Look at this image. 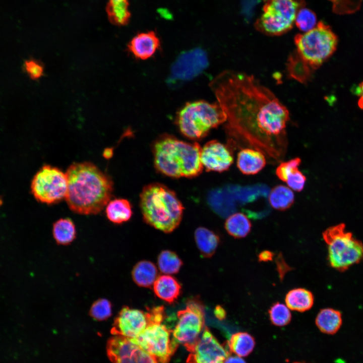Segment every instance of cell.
Segmentation results:
<instances>
[{"label": "cell", "instance_id": "1", "mask_svg": "<svg viewBox=\"0 0 363 363\" xmlns=\"http://www.w3.org/2000/svg\"><path fill=\"white\" fill-rule=\"evenodd\" d=\"M209 86L226 115L229 134L271 155L285 147L288 110L256 78L226 70Z\"/></svg>", "mask_w": 363, "mask_h": 363}, {"label": "cell", "instance_id": "2", "mask_svg": "<svg viewBox=\"0 0 363 363\" xmlns=\"http://www.w3.org/2000/svg\"><path fill=\"white\" fill-rule=\"evenodd\" d=\"M68 187L65 199L73 212L96 214L109 202L113 182L109 176L90 162H75L66 172Z\"/></svg>", "mask_w": 363, "mask_h": 363}, {"label": "cell", "instance_id": "3", "mask_svg": "<svg viewBox=\"0 0 363 363\" xmlns=\"http://www.w3.org/2000/svg\"><path fill=\"white\" fill-rule=\"evenodd\" d=\"M294 41L295 49L288 57L287 71L290 78L307 84L315 71L334 54L338 38L329 25L320 21L312 30L297 34Z\"/></svg>", "mask_w": 363, "mask_h": 363}, {"label": "cell", "instance_id": "4", "mask_svg": "<svg viewBox=\"0 0 363 363\" xmlns=\"http://www.w3.org/2000/svg\"><path fill=\"white\" fill-rule=\"evenodd\" d=\"M201 148L197 142H186L170 135H162L153 143L154 166L159 172L170 177L197 176L203 169Z\"/></svg>", "mask_w": 363, "mask_h": 363}, {"label": "cell", "instance_id": "5", "mask_svg": "<svg viewBox=\"0 0 363 363\" xmlns=\"http://www.w3.org/2000/svg\"><path fill=\"white\" fill-rule=\"evenodd\" d=\"M140 206L145 222L164 232H172L181 222L184 207L174 192L162 184L144 187Z\"/></svg>", "mask_w": 363, "mask_h": 363}, {"label": "cell", "instance_id": "6", "mask_svg": "<svg viewBox=\"0 0 363 363\" xmlns=\"http://www.w3.org/2000/svg\"><path fill=\"white\" fill-rule=\"evenodd\" d=\"M226 120V115L217 102L204 100L187 103L178 112L176 119L181 133L191 140L205 137L211 129Z\"/></svg>", "mask_w": 363, "mask_h": 363}, {"label": "cell", "instance_id": "7", "mask_svg": "<svg viewBox=\"0 0 363 363\" xmlns=\"http://www.w3.org/2000/svg\"><path fill=\"white\" fill-rule=\"evenodd\" d=\"M323 237L328 246V262L336 270L343 272L363 261V244L346 231L344 224L329 227Z\"/></svg>", "mask_w": 363, "mask_h": 363}, {"label": "cell", "instance_id": "8", "mask_svg": "<svg viewBox=\"0 0 363 363\" xmlns=\"http://www.w3.org/2000/svg\"><path fill=\"white\" fill-rule=\"evenodd\" d=\"M148 312V325L137 337L131 339L154 356L158 363H168L174 351L170 338L172 331L162 324L165 316L164 308L163 306L154 307Z\"/></svg>", "mask_w": 363, "mask_h": 363}, {"label": "cell", "instance_id": "9", "mask_svg": "<svg viewBox=\"0 0 363 363\" xmlns=\"http://www.w3.org/2000/svg\"><path fill=\"white\" fill-rule=\"evenodd\" d=\"M297 0H266L256 29L268 36H280L290 30L300 9Z\"/></svg>", "mask_w": 363, "mask_h": 363}, {"label": "cell", "instance_id": "10", "mask_svg": "<svg viewBox=\"0 0 363 363\" xmlns=\"http://www.w3.org/2000/svg\"><path fill=\"white\" fill-rule=\"evenodd\" d=\"M177 318L171 340L174 352L179 344H183L188 350L198 338L204 325L203 307L197 300H190L185 309L177 312Z\"/></svg>", "mask_w": 363, "mask_h": 363}, {"label": "cell", "instance_id": "11", "mask_svg": "<svg viewBox=\"0 0 363 363\" xmlns=\"http://www.w3.org/2000/svg\"><path fill=\"white\" fill-rule=\"evenodd\" d=\"M68 187L66 173L49 165L43 166L34 176L31 191L39 202L51 204L66 198Z\"/></svg>", "mask_w": 363, "mask_h": 363}, {"label": "cell", "instance_id": "12", "mask_svg": "<svg viewBox=\"0 0 363 363\" xmlns=\"http://www.w3.org/2000/svg\"><path fill=\"white\" fill-rule=\"evenodd\" d=\"M208 65V56L203 49L197 47L183 52L171 65L167 82L173 87L190 81L201 74Z\"/></svg>", "mask_w": 363, "mask_h": 363}, {"label": "cell", "instance_id": "13", "mask_svg": "<svg viewBox=\"0 0 363 363\" xmlns=\"http://www.w3.org/2000/svg\"><path fill=\"white\" fill-rule=\"evenodd\" d=\"M106 348L112 363H158L154 356L130 338L113 335L108 340Z\"/></svg>", "mask_w": 363, "mask_h": 363}, {"label": "cell", "instance_id": "14", "mask_svg": "<svg viewBox=\"0 0 363 363\" xmlns=\"http://www.w3.org/2000/svg\"><path fill=\"white\" fill-rule=\"evenodd\" d=\"M188 350L187 363H224L229 352L205 327L202 336Z\"/></svg>", "mask_w": 363, "mask_h": 363}, {"label": "cell", "instance_id": "15", "mask_svg": "<svg viewBox=\"0 0 363 363\" xmlns=\"http://www.w3.org/2000/svg\"><path fill=\"white\" fill-rule=\"evenodd\" d=\"M149 321L148 312L125 306L114 318L110 333L113 335L135 338L144 331Z\"/></svg>", "mask_w": 363, "mask_h": 363}, {"label": "cell", "instance_id": "16", "mask_svg": "<svg viewBox=\"0 0 363 363\" xmlns=\"http://www.w3.org/2000/svg\"><path fill=\"white\" fill-rule=\"evenodd\" d=\"M201 161L207 170L221 172L229 169L233 158L226 146L212 140L201 148Z\"/></svg>", "mask_w": 363, "mask_h": 363}, {"label": "cell", "instance_id": "17", "mask_svg": "<svg viewBox=\"0 0 363 363\" xmlns=\"http://www.w3.org/2000/svg\"><path fill=\"white\" fill-rule=\"evenodd\" d=\"M160 40L153 31L142 32L135 36L128 45L129 51L137 58L146 60L158 49Z\"/></svg>", "mask_w": 363, "mask_h": 363}, {"label": "cell", "instance_id": "18", "mask_svg": "<svg viewBox=\"0 0 363 363\" xmlns=\"http://www.w3.org/2000/svg\"><path fill=\"white\" fill-rule=\"evenodd\" d=\"M266 163L264 155L258 150L245 148L241 150L237 154V166L244 174L258 173L265 167Z\"/></svg>", "mask_w": 363, "mask_h": 363}, {"label": "cell", "instance_id": "19", "mask_svg": "<svg viewBox=\"0 0 363 363\" xmlns=\"http://www.w3.org/2000/svg\"><path fill=\"white\" fill-rule=\"evenodd\" d=\"M153 286L155 294L169 304L173 303L180 293V284L169 275L158 276Z\"/></svg>", "mask_w": 363, "mask_h": 363}, {"label": "cell", "instance_id": "20", "mask_svg": "<svg viewBox=\"0 0 363 363\" xmlns=\"http://www.w3.org/2000/svg\"><path fill=\"white\" fill-rule=\"evenodd\" d=\"M315 323L322 333L334 334L339 330L342 325L341 313L333 309H323L318 314Z\"/></svg>", "mask_w": 363, "mask_h": 363}, {"label": "cell", "instance_id": "21", "mask_svg": "<svg viewBox=\"0 0 363 363\" xmlns=\"http://www.w3.org/2000/svg\"><path fill=\"white\" fill-rule=\"evenodd\" d=\"M132 276L134 282L138 286L150 287L153 285L158 277V271L155 265L150 261L143 260L137 263L133 267Z\"/></svg>", "mask_w": 363, "mask_h": 363}, {"label": "cell", "instance_id": "22", "mask_svg": "<svg viewBox=\"0 0 363 363\" xmlns=\"http://www.w3.org/2000/svg\"><path fill=\"white\" fill-rule=\"evenodd\" d=\"M285 301L289 309L304 312L312 307L314 297L310 291L303 288H296L287 292Z\"/></svg>", "mask_w": 363, "mask_h": 363}, {"label": "cell", "instance_id": "23", "mask_svg": "<svg viewBox=\"0 0 363 363\" xmlns=\"http://www.w3.org/2000/svg\"><path fill=\"white\" fill-rule=\"evenodd\" d=\"M195 239L201 255L206 258L213 255L220 241L219 237L216 234L203 227L196 229Z\"/></svg>", "mask_w": 363, "mask_h": 363}, {"label": "cell", "instance_id": "24", "mask_svg": "<svg viewBox=\"0 0 363 363\" xmlns=\"http://www.w3.org/2000/svg\"><path fill=\"white\" fill-rule=\"evenodd\" d=\"M130 202L125 199H115L106 205V214L111 222L121 224L128 221L132 215Z\"/></svg>", "mask_w": 363, "mask_h": 363}, {"label": "cell", "instance_id": "25", "mask_svg": "<svg viewBox=\"0 0 363 363\" xmlns=\"http://www.w3.org/2000/svg\"><path fill=\"white\" fill-rule=\"evenodd\" d=\"M225 228L235 238L246 237L251 231L252 224L246 215L237 212L230 215L226 220Z\"/></svg>", "mask_w": 363, "mask_h": 363}, {"label": "cell", "instance_id": "26", "mask_svg": "<svg viewBox=\"0 0 363 363\" xmlns=\"http://www.w3.org/2000/svg\"><path fill=\"white\" fill-rule=\"evenodd\" d=\"M228 345L230 352L240 357L248 355L254 348L255 341L250 334L245 332H237L231 335Z\"/></svg>", "mask_w": 363, "mask_h": 363}, {"label": "cell", "instance_id": "27", "mask_svg": "<svg viewBox=\"0 0 363 363\" xmlns=\"http://www.w3.org/2000/svg\"><path fill=\"white\" fill-rule=\"evenodd\" d=\"M52 234L58 245H68L76 238L75 225L70 218H60L53 223Z\"/></svg>", "mask_w": 363, "mask_h": 363}, {"label": "cell", "instance_id": "28", "mask_svg": "<svg viewBox=\"0 0 363 363\" xmlns=\"http://www.w3.org/2000/svg\"><path fill=\"white\" fill-rule=\"evenodd\" d=\"M269 201L271 207L275 210H285L294 203V195L288 187L278 185L271 190Z\"/></svg>", "mask_w": 363, "mask_h": 363}, {"label": "cell", "instance_id": "29", "mask_svg": "<svg viewBox=\"0 0 363 363\" xmlns=\"http://www.w3.org/2000/svg\"><path fill=\"white\" fill-rule=\"evenodd\" d=\"M129 5V0H108L106 11L110 22L118 26L128 24L130 18Z\"/></svg>", "mask_w": 363, "mask_h": 363}, {"label": "cell", "instance_id": "30", "mask_svg": "<svg viewBox=\"0 0 363 363\" xmlns=\"http://www.w3.org/2000/svg\"><path fill=\"white\" fill-rule=\"evenodd\" d=\"M182 265V261L173 252L164 250L158 257V268L165 274L177 273Z\"/></svg>", "mask_w": 363, "mask_h": 363}, {"label": "cell", "instance_id": "31", "mask_svg": "<svg viewBox=\"0 0 363 363\" xmlns=\"http://www.w3.org/2000/svg\"><path fill=\"white\" fill-rule=\"evenodd\" d=\"M271 322L276 326L282 327L289 323L291 314L289 309L279 302L273 304L268 311Z\"/></svg>", "mask_w": 363, "mask_h": 363}, {"label": "cell", "instance_id": "32", "mask_svg": "<svg viewBox=\"0 0 363 363\" xmlns=\"http://www.w3.org/2000/svg\"><path fill=\"white\" fill-rule=\"evenodd\" d=\"M89 314L94 320L98 321H104L112 315V305L106 298H99L91 305Z\"/></svg>", "mask_w": 363, "mask_h": 363}, {"label": "cell", "instance_id": "33", "mask_svg": "<svg viewBox=\"0 0 363 363\" xmlns=\"http://www.w3.org/2000/svg\"><path fill=\"white\" fill-rule=\"evenodd\" d=\"M294 24L300 31L308 32L316 26V15L311 10L301 8L296 14Z\"/></svg>", "mask_w": 363, "mask_h": 363}, {"label": "cell", "instance_id": "34", "mask_svg": "<svg viewBox=\"0 0 363 363\" xmlns=\"http://www.w3.org/2000/svg\"><path fill=\"white\" fill-rule=\"evenodd\" d=\"M301 159L296 157L287 161L281 162L276 168L275 173L281 180L286 182L287 176L293 171L298 168Z\"/></svg>", "mask_w": 363, "mask_h": 363}, {"label": "cell", "instance_id": "35", "mask_svg": "<svg viewBox=\"0 0 363 363\" xmlns=\"http://www.w3.org/2000/svg\"><path fill=\"white\" fill-rule=\"evenodd\" d=\"M306 182V176L297 168L287 176L286 183L291 190L300 192L304 189Z\"/></svg>", "mask_w": 363, "mask_h": 363}, {"label": "cell", "instance_id": "36", "mask_svg": "<svg viewBox=\"0 0 363 363\" xmlns=\"http://www.w3.org/2000/svg\"><path fill=\"white\" fill-rule=\"evenodd\" d=\"M24 66L25 72L32 79H38L43 74V67L37 60L32 59L27 60Z\"/></svg>", "mask_w": 363, "mask_h": 363}, {"label": "cell", "instance_id": "37", "mask_svg": "<svg viewBox=\"0 0 363 363\" xmlns=\"http://www.w3.org/2000/svg\"><path fill=\"white\" fill-rule=\"evenodd\" d=\"M354 93L358 98L357 105L360 109L363 110V81L355 87Z\"/></svg>", "mask_w": 363, "mask_h": 363}, {"label": "cell", "instance_id": "38", "mask_svg": "<svg viewBox=\"0 0 363 363\" xmlns=\"http://www.w3.org/2000/svg\"><path fill=\"white\" fill-rule=\"evenodd\" d=\"M273 256L274 254L272 252L266 250L261 252L258 256V258L259 261L267 262L271 261Z\"/></svg>", "mask_w": 363, "mask_h": 363}, {"label": "cell", "instance_id": "39", "mask_svg": "<svg viewBox=\"0 0 363 363\" xmlns=\"http://www.w3.org/2000/svg\"><path fill=\"white\" fill-rule=\"evenodd\" d=\"M224 363H246L240 356L237 355H228L225 359Z\"/></svg>", "mask_w": 363, "mask_h": 363}, {"label": "cell", "instance_id": "40", "mask_svg": "<svg viewBox=\"0 0 363 363\" xmlns=\"http://www.w3.org/2000/svg\"><path fill=\"white\" fill-rule=\"evenodd\" d=\"M214 314L216 317L220 320H222L226 317V312L225 310L220 306L216 307L214 310Z\"/></svg>", "mask_w": 363, "mask_h": 363}, {"label": "cell", "instance_id": "41", "mask_svg": "<svg viewBox=\"0 0 363 363\" xmlns=\"http://www.w3.org/2000/svg\"><path fill=\"white\" fill-rule=\"evenodd\" d=\"M103 156L105 158L109 159L112 156V150L110 149H105L103 153Z\"/></svg>", "mask_w": 363, "mask_h": 363}, {"label": "cell", "instance_id": "42", "mask_svg": "<svg viewBox=\"0 0 363 363\" xmlns=\"http://www.w3.org/2000/svg\"><path fill=\"white\" fill-rule=\"evenodd\" d=\"M294 363H302V362H294Z\"/></svg>", "mask_w": 363, "mask_h": 363}]
</instances>
